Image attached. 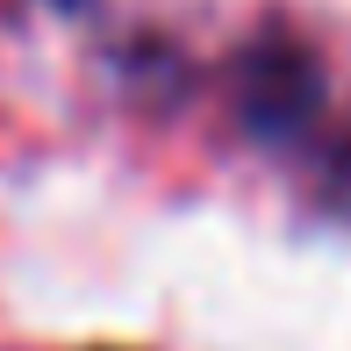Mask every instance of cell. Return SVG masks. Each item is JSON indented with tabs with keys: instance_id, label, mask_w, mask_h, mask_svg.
Instances as JSON below:
<instances>
[{
	"instance_id": "cell-1",
	"label": "cell",
	"mask_w": 351,
	"mask_h": 351,
	"mask_svg": "<svg viewBox=\"0 0 351 351\" xmlns=\"http://www.w3.org/2000/svg\"><path fill=\"white\" fill-rule=\"evenodd\" d=\"M315 101H323V79H315V58L301 43L265 36L258 51H244V115H251V130L280 136L294 122H308Z\"/></svg>"
},
{
	"instance_id": "cell-2",
	"label": "cell",
	"mask_w": 351,
	"mask_h": 351,
	"mask_svg": "<svg viewBox=\"0 0 351 351\" xmlns=\"http://www.w3.org/2000/svg\"><path fill=\"white\" fill-rule=\"evenodd\" d=\"M51 8H79V0H51Z\"/></svg>"
}]
</instances>
